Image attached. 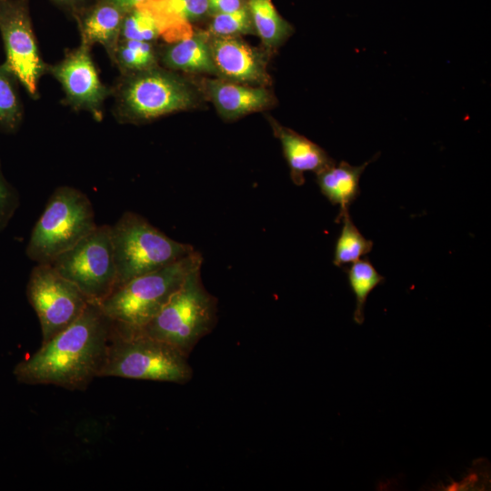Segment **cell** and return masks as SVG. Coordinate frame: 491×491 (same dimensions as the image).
Returning a JSON list of instances; mask_svg holds the SVG:
<instances>
[{
	"instance_id": "29",
	"label": "cell",
	"mask_w": 491,
	"mask_h": 491,
	"mask_svg": "<svg viewBox=\"0 0 491 491\" xmlns=\"http://www.w3.org/2000/svg\"><path fill=\"white\" fill-rule=\"evenodd\" d=\"M53 1L59 4V5H65V6L77 7L85 0H53Z\"/></svg>"
},
{
	"instance_id": "23",
	"label": "cell",
	"mask_w": 491,
	"mask_h": 491,
	"mask_svg": "<svg viewBox=\"0 0 491 491\" xmlns=\"http://www.w3.org/2000/svg\"><path fill=\"white\" fill-rule=\"evenodd\" d=\"M18 84L7 67L0 65V129L8 134L17 131L23 121Z\"/></svg>"
},
{
	"instance_id": "19",
	"label": "cell",
	"mask_w": 491,
	"mask_h": 491,
	"mask_svg": "<svg viewBox=\"0 0 491 491\" xmlns=\"http://www.w3.org/2000/svg\"><path fill=\"white\" fill-rule=\"evenodd\" d=\"M255 33L266 47L281 45L292 34V25L284 19L272 0H246Z\"/></svg>"
},
{
	"instance_id": "26",
	"label": "cell",
	"mask_w": 491,
	"mask_h": 491,
	"mask_svg": "<svg viewBox=\"0 0 491 491\" xmlns=\"http://www.w3.org/2000/svg\"><path fill=\"white\" fill-rule=\"evenodd\" d=\"M19 205V193L5 178L0 163V233L9 225Z\"/></svg>"
},
{
	"instance_id": "4",
	"label": "cell",
	"mask_w": 491,
	"mask_h": 491,
	"mask_svg": "<svg viewBox=\"0 0 491 491\" xmlns=\"http://www.w3.org/2000/svg\"><path fill=\"white\" fill-rule=\"evenodd\" d=\"M202 255L195 250L162 268L119 286L98 306L113 322L142 328L158 314L186 276L202 267Z\"/></svg>"
},
{
	"instance_id": "25",
	"label": "cell",
	"mask_w": 491,
	"mask_h": 491,
	"mask_svg": "<svg viewBox=\"0 0 491 491\" xmlns=\"http://www.w3.org/2000/svg\"><path fill=\"white\" fill-rule=\"evenodd\" d=\"M207 34L212 36L255 34L247 5L237 11L213 15Z\"/></svg>"
},
{
	"instance_id": "16",
	"label": "cell",
	"mask_w": 491,
	"mask_h": 491,
	"mask_svg": "<svg viewBox=\"0 0 491 491\" xmlns=\"http://www.w3.org/2000/svg\"><path fill=\"white\" fill-rule=\"evenodd\" d=\"M125 12L110 0H100L78 16L81 43L101 45L111 59L120 39Z\"/></svg>"
},
{
	"instance_id": "7",
	"label": "cell",
	"mask_w": 491,
	"mask_h": 491,
	"mask_svg": "<svg viewBox=\"0 0 491 491\" xmlns=\"http://www.w3.org/2000/svg\"><path fill=\"white\" fill-rule=\"evenodd\" d=\"M116 268L115 287L162 268L195 249L167 236L141 215L126 211L111 225Z\"/></svg>"
},
{
	"instance_id": "28",
	"label": "cell",
	"mask_w": 491,
	"mask_h": 491,
	"mask_svg": "<svg viewBox=\"0 0 491 491\" xmlns=\"http://www.w3.org/2000/svg\"><path fill=\"white\" fill-rule=\"evenodd\" d=\"M122 8L125 13L135 8L145 0H110Z\"/></svg>"
},
{
	"instance_id": "24",
	"label": "cell",
	"mask_w": 491,
	"mask_h": 491,
	"mask_svg": "<svg viewBox=\"0 0 491 491\" xmlns=\"http://www.w3.org/2000/svg\"><path fill=\"white\" fill-rule=\"evenodd\" d=\"M160 38V31L153 15L137 5L128 11L123 20L120 39L153 43Z\"/></svg>"
},
{
	"instance_id": "27",
	"label": "cell",
	"mask_w": 491,
	"mask_h": 491,
	"mask_svg": "<svg viewBox=\"0 0 491 491\" xmlns=\"http://www.w3.org/2000/svg\"><path fill=\"white\" fill-rule=\"evenodd\" d=\"M212 15L231 13L246 5V0H207Z\"/></svg>"
},
{
	"instance_id": "20",
	"label": "cell",
	"mask_w": 491,
	"mask_h": 491,
	"mask_svg": "<svg viewBox=\"0 0 491 491\" xmlns=\"http://www.w3.org/2000/svg\"><path fill=\"white\" fill-rule=\"evenodd\" d=\"M348 285L355 295L356 308L354 322L362 325L365 321V306L369 294L385 281L367 259H360L351 264L346 270Z\"/></svg>"
},
{
	"instance_id": "18",
	"label": "cell",
	"mask_w": 491,
	"mask_h": 491,
	"mask_svg": "<svg viewBox=\"0 0 491 491\" xmlns=\"http://www.w3.org/2000/svg\"><path fill=\"white\" fill-rule=\"evenodd\" d=\"M369 160L364 165L355 166L345 161L323 169L316 174V183L323 195L332 204L339 205L338 223L341 216L348 212L350 205L358 196L359 181Z\"/></svg>"
},
{
	"instance_id": "6",
	"label": "cell",
	"mask_w": 491,
	"mask_h": 491,
	"mask_svg": "<svg viewBox=\"0 0 491 491\" xmlns=\"http://www.w3.org/2000/svg\"><path fill=\"white\" fill-rule=\"evenodd\" d=\"M97 225L88 196L73 186H59L32 229L25 255L36 264H49Z\"/></svg>"
},
{
	"instance_id": "9",
	"label": "cell",
	"mask_w": 491,
	"mask_h": 491,
	"mask_svg": "<svg viewBox=\"0 0 491 491\" xmlns=\"http://www.w3.org/2000/svg\"><path fill=\"white\" fill-rule=\"evenodd\" d=\"M45 343L73 323L90 303L79 288L50 264H36L26 285Z\"/></svg>"
},
{
	"instance_id": "5",
	"label": "cell",
	"mask_w": 491,
	"mask_h": 491,
	"mask_svg": "<svg viewBox=\"0 0 491 491\" xmlns=\"http://www.w3.org/2000/svg\"><path fill=\"white\" fill-rule=\"evenodd\" d=\"M217 300L205 288L201 267L192 271L158 314L144 327L145 335L189 356L216 323Z\"/></svg>"
},
{
	"instance_id": "11",
	"label": "cell",
	"mask_w": 491,
	"mask_h": 491,
	"mask_svg": "<svg viewBox=\"0 0 491 491\" xmlns=\"http://www.w3.org/2000/svg\"><path fill=\"white\" fill-rule=\"evenodd\" d=\"M48 74L60 83L64 104L76 111H86L98 121L102 119L104 103L111 95V89L100 79L91 47L80 43L59 63L49 65Z\"/></svg>"
},
{
	"instance_id": "21",
	"label": "cell",
	"mask_w": 491,
	"mask_h": 491,
	"mask_svg": "<svg viewBox=\"0 0 491 491\" xmlns=\"http://www.w3.org/2000/svg\"><path fill=\"white\" fill-rule=\"evenodd\" d=\"M111 61L121 74H129L155 67L159 59L153 43L119 39Z\"/></svg>"
},
{
	"instance_id": "13",
	"label": "cell",
	"mask_w": 491,
	"mask_h": 491,
	"mask_svg": "<svg viewBox=\"0 0 491 491\" xmlns=\"http://www.w3.org/2000/svg\"><path fill=\"white\" fill-rule=\"evenodd\" d=\"M204 91L225 120H235L274 105V96L266 86L217 78L205 80Z\"/></svg>"
},
{
	"instance_id": "3",
	"label": "cell",
	"mask_w": 491,
	"mask_h": 491,
	"mask_svg": "<svg viewBox=\"0 0 491 491\" xmlns=\"http://www.w3.org/2000/svg\"><path fill=\"white\" fill-rule=\"evenodd\" d=\"M114 115L120 123L141 124L198 105L199 97L185 78L159 65L121 77L111 89Z\"/></svg>"
},
{
	"instance_id": "1",
	"label": "cell",
	"mask_w": 491,
	"mask_h": 491,
	"mask_svg": "<svg viewBox=\"0 0 491 491\" xmlns=\"http://www.w3.org/2000/svg\"><path fill=\"white\" fill-rule=\"evenodd\" d=\"M112 327L99 306L89 303L73 323L18 362L13 375L21 384L85 390L99 377Z\"/></svg>"
},
{
	"instance_id": "14",
	"label": "cell",
	"mask_w": 491,
	"mask_h": 491,
	"mask_svg": "<svg viewBox=\"0 0 491 491\" xmlns=\"http://www.w3.org/2000/svg\"><path fill=\"white\" fill-rule=\"evenodd\" d=\"M138 5L153 15L166 44L192 36V23L209 14L207 0H145Z\"/></svg>"
},
{
	"instance_id": "12",
	"label": "cell",
	"mask_w": 491,
	"mask_h": 491,
	"mask_svg": "<svg viewBox=\"0 0 491 491\" xmlns=\"http://www.w3.org/2000/svg\"><path fill=\"white\" fill-rule=\"evenodd\" d=\"M211 55L223 79L256 86L270 83L265 55L238 36L208 38Z\"/></svg>"
},
{
	"instance_id": "17",
	"label": "cell",
	"mask_w": 491,
	"mask_h": 491,
	"mask_svg": "<svg viewBox=\"0 0 491 491\" xmlns=\"http://www.w3.org/2000/svg\"><path fill=\"white\" fill-rule=\"evenodd\" d=\"M207 33H194L188 38L167 44L158 59L169 70L185 73L217 75Z\"/></svg>"
},
{
	"instance_id": "22",
	"label": "cell",
	"mask_w": 491,
	"mask_h": 491,
	"mask_svg": "<svg viewBox=\"0 0 491 491\" xmlns=\"http://www.w3.org/2000/svg\"><path fill=\"white\" fill-rule=\"evenodd\" d=\"M339 222L343 223L336 239L333 264L338 267L360 260L373 248V242L366 239L354 225L349 212L345 213Z\"/></svg>"
},
{
	"instance_id": "8",
	"label": "cell",
	"mask_w": 491,
	"mask_h": 491,
	"mask_svg": "<svg viewBox=\"0 0 491 491\" xmlns=\"http://www.w3.org/2000/svg\"><path fill=\"white\" fill-rule=\"evenodd\" d=\"M49 264L75 284L90 303L98 305L110 295L116 284L111 225H97Z\"/></svg>"
},
{
	"instance_id": "10",
	"label": "cell",
	"mask_w": 491,
	"mask_h": 491,
	"mask_svg": "<svg viewBox=\"0 0 491 491\" xmlns=\"http://www.w3.org/2000/svg\"><path fill=\"white\" fill-rule=\"evenodd\" d=\"M0 35L5 53L3 64L36 99L39 80L48 74L49 65L40 55L27 0H0Z\"/></svg>"
},
{
	"instance_id": "15",
	"label": "cell",
	"mask_w": 491,
	"mask_h": 491,
	"mask_svg": "<svg viewBox=\"0 0 491 491\" xmlns=\"http://www.w3.org/2000/svg\"><path fill=\"white\" fill-rule=\"evenodd\" d=\"M270 123L274 135L281 143L295 185H302L305 183L306 172L317 174L336 163L322 147L306 136L279 125L274 119Z\"/></svg>"
},
{
	"instance_id": "2",
	"label": "cell",
	"mask_w": 491,
	"mask_h": 491,
	"mask_svg": "<svg viewBox=\"0 0 491 491\" xmlns=\"http://www.w3.org/2000/svg\"><path fill=\"white\" fill-rule=\"evenodd\" d=\"M99 377L185 385L193 377L188 356L145 335L140 328L113 322Z\"/></svg>"
}]
</instances>
